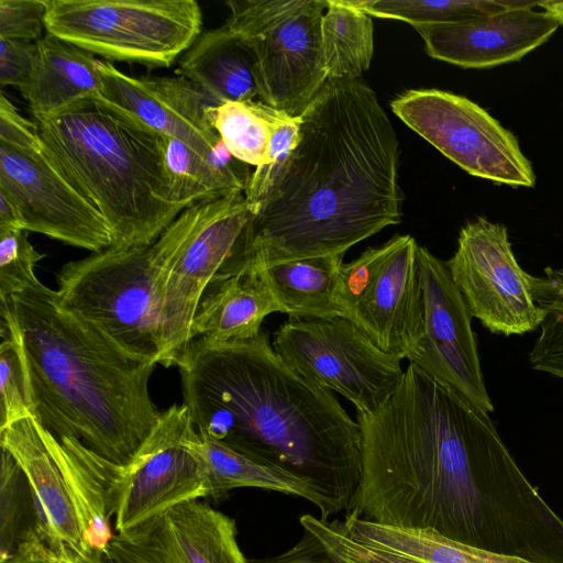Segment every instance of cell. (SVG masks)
<instances>
[{"label":"cell","mask_w":563,"mask_h":563,"mask_svg":"<svg viewBox=\"0 0 563 563\" xmlns=\"http://www.w3.org/2000/svg\"><path fill=\"white\" fill-rule=\"evenodd\" d=\"M356 420L362 477L349 514L454 539L470 483L505 445L489 413L409 363L391 397Z\"/></svg>","instance_id":"3957f363"},{"label":"cell","mask_w":563,"mask_h":563,"mask_svg":"<svg viewBox=\"0 0 563 563\" xmlns=\"http://www.w3.org/2000/svg\"><path fill=\"white\" fill-rule=\"evenodd\" d=\"M187 407L174 404L126 464L115 465L110 503L115 533H125L180 504L208 497L200 464L185 445L194 428Z\"/></svg>","instance_id":"4fadbf2b"},{"label":"cell","mask_w":563,"mask_h":563,"mask_svg":"<svg viewBox=\"0 0 563 563\" xmlns=\"http://www.w3.org/2000/svg\"><path fill=\"white\" fill-rule=\"evenodd\" d=\"M538 7L552 18L559 25H563V0L539 1Z\"/></svg>","instance_id":"7bdbcfd3"},{"label":"cell","mask_w":563,"mask_h":563,"mask_svg":"<svg viewBox=\"0 0 563 563\" xmlns=\"http://www.w3.org/2000/svg\"><path fill=\"white\" fill-rule=\"evenodd\" d=\"M175 75L196 84L218 103L258 96L253 57L225 23L197 37L179 57Z\"/></svg>","instance_id":"cb8c5ba5"},{"label":"cell","mask_w":563,"mask_h":563,"mask_svg":"<svg viewBox=\"0 0 563 563\" xmlns=\"http://www.w3.org/2000/svg\"><path fill=\"white\" fill-rule=\"evenodd\" d=\"M0 344V429L34 418V405L25 356L13 317L11 331Z\"/></svg>","instance_id":"d6a6232c"},{"label":"cell","mask_w":563,"mask_h":563,"mask_svg":"<svg viewBox=\"0 0 563 563\" xmlns=\"http://www.w3.org/2000/svg\"><path fill=\"white\" fill-rule=\"evenodd\" d=\"M225 22L249 48L261 101L298 117L328 80L322 0H230Z\"/></svg>","instance_id":"ba28073f"},{"label":"cell","mask_w":563,"mask_h":563,"mask_svg":"<svg viewBox=\"0 0 563 563\" xmlns=\"http://www.w3.org/2000/svg\"><path fill=\"white\" fill-rule=\"evenodd\" d=\"M344 255L286 261L256 273L289 319L342 317L336 300L338 274Z\"/></svg>","instance_id":"4316f807"},{"label":"cell","mask_w":563,"mask_h":563,"mask_svg":"<svg viewBox=\"0 0 563 563\" xmlns=\"http://www.w3.org/2000/svg\"><path fill=\"white\" fill-rule=\"evenodd\" d=\"M37 55L36 42L0 37V85L21 90L29 81Z\"/></svg>","instance_id":"74e56055"},{"label":"cell","mask_w":563,"mask_h":563,"mask_svg":"<svg viewBox=\"0 0 563 563\" xmlns=\"http://www.w3.org/2000/svg\"><path fill=\"white\" fill-rule=\"evenodd\" d=\"M417 265L422 291L423 332L409 363L473 406L489 413L487 394L472 329V314L446 265L418 246Z\"/></svg>","instance_id":"9a60e30c"},{"label":"cell","mask_w":563,"mask_h":563,"mask_svg":"<svg viewBox=\"0 0 563 563\" xmlns=\"http://www.w3.org/2000/svg\"><path fill=\"white\" fill-rule=\"evenodd\" d=\"M45 0H0V37L36 42L45 27Z\"/></svg>","instance_id":"8d00e7d4"},{"label":"cell","mask_w":563,"mask_h":563,"mask_svg":"<svg viewBox=\"0 0 563 563\" xmlns=\"http://www.w3.org/2000/svg\"><path fill=\"white\" fill-rule=\"evenodd\" d=\"M418 246L411 235L396 234L343 263L338 274L336 300L342 318L378 349L402 360L417 347L423 332Z\"/></svg>","instance_id":"30bf717a"},{"label":"cell","mask_w":563,"mask_h":563,"mask_svg":"<svg viewBox=\"0 0 563 563\" xmlns=\"http://www.w3.org/2000/svg\"><path fill=\"white\" fill-rule=\"evenodd\" d=\"M7 299L34 419L58 439L76 438L113 463H129L162 413L148 388L158 364L125 351L41 282Z\"/></svg>","instance_id":"277c9868"},{"label":"cell","mask_w":563,"mask_h":563,"mask_svg":"<svg viewBox=\"0 0 563 563\" xmlns=\"http://www.w3.org/2000/svg\"><path fill=\"white\" fill-rule=\"evenodd\" d=\"M112 561V560H111ZM113 562V561H112ZM113 563H117V562H113Z\"/></svg>","instance_id":"bcb514c9"},{"label":"cell","mask_w":563,"mask_h":563,"mask_svg":"<svg viewBox=\"0 0 563 563\" xmlns=\"http://www.w3.org/2000/svg\"><path fill=\"white\" fill-rule=\"evenodd\" d=\"M164 137V169L174 203L185 209L245 191L253 170L235 158L221 141L205 157L180 140Z\"/></svg>","instance_id":"484cf974"},{"label":"cell","mask_w":563,"mask_h":563,"mask_svg":"<svg viewBox=\"0 0 563 563\" xmlns=\"http://www.w3.org/2000/svg\"><path fill=\"white\" fill-rule=\"evenodd\" d=\"M36 44L31 77L20 90L32 115L49 117L80 100L101 96L98 59L92 53L49 33Z\"/></svg>","instance_id":"603a6c76"},{"label":"cell","mask_w":563,"mask_h":563,"mask_svg":"<svg viewBox=\"0 0 563 563\" xmlns=\"http://www.w3.org/2000/svg\"><path fill=\"white\" fill-rule=\"evenodd\" d=\"M446 265L472 317L490 332L509 336L540 327L543 312L530 275L518 264L504 224L483 217L468 221Z\"/></svg>","instance_id":"5bb4252c"},{"label":"cell","mask_w":563,"mask_h":563,"mask_svg":"<svg viewBox=\"0 0 563 563\" xmlns=\"http://www.w3.org/2000/svg\"><path fill=\"white\" fill-rule=\"evenodd\" d=\"M32 121L48 158L107 221L111 246H150L185 210L170 199L163 134L130 111L96 96Z\"/></svg>","instance_id":"5b68a950"},{"label":"cell","mask_w":563,"mask_h":563,"mask_svg":"<svg viewBox=\"0 0 563 563\" xmlns=\"http://www.w3.org/2000/svg\"><path fill=\"white\" fill-rule=\"evenodd\" d=\"M24 229L0 230V299L40 282L36 264L45 256L30 243Z\"/></svg>","instance_id":"e575fe53"},{"label":"cell","mask_w":563,"mask_h":563,"mask_svg":"<svg viewBox=\"0 0 563 563\" xmlns=\"http://www.w3.org/2000/svg\"><path fill=\"white\" fill-rule=\"evenodd\" d=\"M253 214L244 191L201 201L185 209L152 244L161 365H174L191 341L200 299Z\"/></svg>","instance_id":"8992f818"},{"label":"cell","mask_w":563,"mask_h":563,"mask_svg":"<svg viewBox=\"0 0 563 563\" xmlns=\"http://www.w3.org/2000/svg\"><path fill=\"white\" fill-rule=\"evenodd\" d=\"M393 112L472 176L511 187H533L536 174L517 137L477 103L439 89H411Z\"/></svg>","instance_id":"7c38bea8"},{"label":"cell","mask_w":563,"mask_h":563,"mask_svg":"<svg viewBox=\"0 0 563 563\" xmlns=\"http://www.w3.org/2000/svg\"><path fill=\"white\" fill-rule=\"evenodd\" d=\"M29 498L31 495L23 471L13 456L1 449L0 559L10 555L33 529L25 526Z\"/></svg>","instance_id":"836d02e7"},{"label":"cell","mask_w":563,"mask_h":563,"mask_svg":"<svg viewBox=\"0 0 563 563\" xmlns=\"http://www.w3.org/2000/svg\"><path fill=\"white\" fill-rule=\"evenodd\" d=\"M233 519L198 500L167 510L125 533L107 555L117 563H249Z\"/></svg>","instance_id":"e0dca14e"},{"label":"cell","mask_w":563,"mask_h":563,"mask_svg":"<svg viewBox=\"0 0 563 563\" xmlns=\"http://www.w3.org/2000/svg\"><path fill=\"white\" fill-rule=\"evenodd\" d=\"M272 344L297 374L339 393L361 413L377 411L404 374L401 357L378 349L342 317L289 319L274 332Z\"/></svg>","instance_id":"8fae6325"},{"label":"cell","mask_w":563,"mask_h":563,"mask_svg":"<svg viewBox=\"0 0 563 563\" xmlns=\"http://www.w3.org/2000/svg\"><path fill=\"white\" fill-rule=\"evenodd\" d=\"M300 140L218 274L344 255L401 221L399 144L361 78L328 79L299 115Z\"/></svg>","instance_id":"6da1fadb"},{"label":"cell","mask_w":563,"mask_h":563,"mask_svg":"<svg viewBox=\"0 0 563 563\" xmlns=\"http://www.w3.org/2000/svg\"><path fill=\"white\" fill-rule=\"evenodd\" d=\"M0 445L23 471L32 501L34 530L58 563L88 555L63 475L47 450L36 420L27 417L0 429Z\"/></svg>","instance_id":"ffe728a7"},{"label":"cell","mask_w":563,"mask_h":563,"mask_svg":"<svg viewBox=\"0 0 563 563\" xmlns=\"http://www.w3.org/2000/svg\"><path fill=\"white\" fill-rule=\"evenodd\" d=\"M54 558L34 529L30 530L16 549L0 563H49Z\"/></svg>","instance_id":"60d3db41"},{"label":"cell","mask_w":563,"mask_h":563,"mask_svg":"<svg viewBox=\"0 0 563 563\" xmlns=\"http://www.w3.org/2000/svg\"><path fill=\"white\" fill-rule=\"evenodd\" d=\"M530 287L543 320L529 363L536 371L563 379V268L545 267L542 276L530 275Z\"/></svg>","instance_id":"1f68e13d"},{"label":"cell","mask_w":563,"mask_h":563,"mask_svg":"<svg viewBox=\"0 0 563 563\" xmlns=\"http://www.w3.org/2000/svg\"><path fill=\"white\" fill-rule=\"evenodd\" d=\"M49 563H58V562L55 560V558H53Z\"/></svg>","instance_id":"f6af8a7d"},{"label":"cell","mask_w":563,"mask_h":563,"mask_svg":"<svg viewBox=\"0 0 563 563\" xmlns=\"http://www.w3.org/2000/svg\"><path fill=\"white\" fill-rule=\"evenodd\" d=\"M5 229H24V221L15 202L0 191V230Z\"/></svg>","instance_id":"b9f144b4"},{"label":"cell","mask_w":563,"mask_h":563,"mask_svg":"<svg viewBox=\"0 0 563 563\" xmlns=\"http://www.w3.org/2000/svg\"><path fill=\"white\" fill-rule=\"evenodd\" d=\"M37 423L74 505L82 540L91 551L107 552L114 537L110 486L115 464L73 437L58 439Z\"/></svg>","instance_id":"44dd1931"},{"label":"cell","mask_w":563,"mask_h":563,"mask_svg":"<svg viewBox=\"0 0 563 563\" xmlns=\"http://www.w3.org/2000/svg\"><path fill=\"white\" fill-rule=\"evenodd\" d=\"M185 445L200 464L208 497L221 499L240 487L263 488L305 498L320 509L322 520H328L324 499L301 478L205 437L195 427L186 435Z\"/></svg>","instance_id":"d4e9b609"},{"label":"cell","mask_w":563,"mask_h":563,"mask_svg":"<svg viewBox=\"0 0 563 563\" xmlns=\"http://www.w3.org/2000/svg\"><path fill=\"white\" fill-rule=\"evenodd\" d=\"M302 528L313 532L322 542L345 563H421L400 554L372 548L351 538L341 521H328L303 515Z\"/></svg>","instance_id":"d590c367"},{"label":"cell","mask_w":563,"mask_h":563,"mask_svg":"<svg viewBox=\"0 0 563 563\" xmlns=\"http://www.w3.org/2000/svg\"><path fill=\"white\" fill-rule=\"evenodd\" d=\"M249 563H345L338 558L313 532L303 528L301 539L288 551Z\"/></svg>","instance_id":"ab89813d"},{"label":"cell","mask_w":563,"mask_h":563,"mask_svg":"<svg viewBox=\"0 0 563 563\" xmlns=\"http://www.w3.org/2000/svg\"><path fill=\"white\" fill-rule=\"evenodd\" d=\"M71 563H113L106 552L92 551L85 558L78 559Z\"/></svg>","instance_id":"ee69618b"},{"label":"cell","mask_w":563,"mask_h":563,"mask_svg":"<svg viewBox=\"0 0 563 563\" xmlns=\"http://www.w3.org/2000/svg\"><path fill=\"white\" fill-rule=\"evenodd\" d=\"M321 22V44L328 79L360 78L374 53L371 15L346 0H327Z\"/></svg>","instance_id":"f546056e"},{"label":"cell","mask_w":563,"mask_h":563,"mask_svg":"<svg viewBox=\"0 0 563 563\" xmlns=\"http://www.w3.org/2000/svg\"><path fill=\"white\" fill-rule=\"evenodd\" d=\"M0 142L22 148H42L35 123L26 120L3 95H0Z\"/></svg>","instance_id":"f35d334b"},{"label":"cell","mask_w":563,"mask_h":563,"mask_svg":"<svg viewBox=\"0 0 563 563\" xmlns=\"http://www.w3.org/2000/svg\"><path fill=\"white\" fill-rule=\"evenodd\" d=\"M46 33L108 62L169 67L201 34L195 0H45Z\"/></svg>","instance_id":"52a82bcc"},{"label":"cell","mask_w":563,"mask_h":563,"mask_svg":"<svg viewBox=\"0 0 563 563\" xmlns=\"http://www.w3.org/2000/svg\"><path fill=\"white\" fill-rule=\"evenodd\" d=\"M62 301L133 355L159 364L156 267L152 245L71 261L57 273Z\"/></svg>","instance_id":"9c48e42d"},{"label":"cell","mask_w":563,"mask_h":563,"mask_svg":"<svg viewBox=\"0 0 563 563\" xmlns=\"http://www.w3.org/2000/svg\"><path fill=\"white\" fill-rule=\"evenodd\" d=\"M101 96L130 111L153 130L180 140L209 157L221 142L206 110L218 106L206 91L180 76H131L98 59Z\"/></svg>","instance_id":"ac0fdd59"},{"label":"cell","mask_w":563,"mask_h":563,"mask_svg":"<svg viewBox=\"0 0 563 563\" xmlns=\"http://www.w3.org/2000/svg\"><path fill=\"white\" fill-rule=\"evenodd\" d=\"M0 191L15 202L26 231L92 253L112 245L104 218L66 179L44 147L0 142Z\"/></svg>","instance_id":"2e32d148"},{"label":"cell","mask_w":563,"mask_h":563,"mask_svg":"<svg viewBox=\"0 0 563 563\" xmlns=\"http://www.w3.org/2000/svg\"><path fill=\"white\" fill-rule=\"evenodd\" d=\"M371 16L400 20L412 26L452 23L523 7L525 0H346Z\"/></svg>","instance_id":"4dcf8cb0"},{"label":"cell","mask_w":563,"mask_h":563,"mask_svg":"<svg viewBox=\"0 0 563 563\" xmlns=\"http://www.w3.org/2000/svg\"><path fill=\"white\" fill-rule=\"evenodd\" d=\"M206 113L228 151L254 168L268 164L274 135L291 118L254 100L222 102L207 108Z\"/></svg>","instance_id":"f1b7e54d"},{"label":"cell","mask_w":563,"mask_h":563,"mask_svg":"<svg viewBox=\"0 0 563 563\" xmlns=\"http://www.w3.org/2000/svg\"><path fill=\"white\" fill-rule=\"evenodd\" d=\"M539 1L452 23L413 26L427 53L463 68H489L521 59L545 43L560 26Z\"/></svg>","instance_id":"d6986e66"},{"label":"cell","mask_w":563,"mask_h":563,"mask_svg":"<svg viewBox=\"0 0 563 563\" xmlns=\"http://www.w3.org/2000/svg\"><path fill=\"white\" fill-rule=\"evenodd\" d=\"M342 527L357 542L421 563H533L465 544L430 529L382 525L353 514H347Z\"/></svg>","instance_id":"83f0119b"},{"label":"cell","mask_w":563,"mask_h":563,"mask_svg":"<svg viewBox=\"0 0 563 563\" xmlns=\"http://www.w3.org/2000/svg\"><path fill=\"white\" fill-rule=\"evenodd\" d=\"M174 365L200 434L307 482L329 517L350 509L362 477L360 424L330 390L290 368L266 331L194 339Z\"/></svg>","instance_id":"7a4b0ae2"},{"label":"cell","mask_w":563,"mask_h":563,"mask_svg":"<svg viewBox=\"0 0 563 563\" xmlns=\"http://www.w3.org/2000/svg\"><path fill=\"white\" fill-rule=\"evenodd\" d=\"M274 312L280 309L256 273L217 274L200 299L190 338L211 342L254 339L263 320Z\"/></svg>","instance_id":"7402d4cb"}]
</instances>
